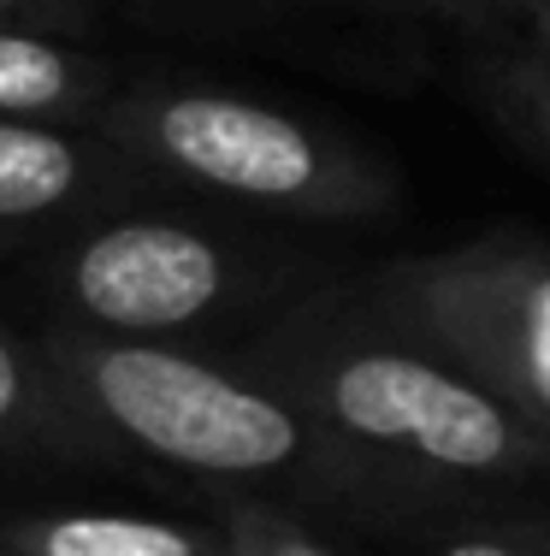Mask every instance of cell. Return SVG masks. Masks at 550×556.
Instances as JSON below:
<instances>
[{"mask_svg": "<svg viewBox=\"0 0 550 556\" xmlns=\"http://www.w3.org/2000/svg\"><path fill=\"white\" fill-rule=\"evenodd\" d=\"M260 379L314 420L356 485H527L550 444L491 391L444 367L385 320L296 314L260 343Z\"/></svg>", "mask_w": 550, "mask_h": 556, "instance_id": "obj_1", "label": "cell"}, {"mask_svg": "<svg viewBox=\"0 0 550 556\" xmlns=\"http://www.w3.org/2000/svg\"><path fill=\"white\" fill-rule=\"evenodd\" d=\"M48 374L89 439H113L202 480H320L361 492L314 420L267 379L231 374L178 343L54 332Z\"/></svg>", "mask_w": 550, "mask_h": 556, "instance_id": "obj_2", "label": "cell"}, {"mask_svg": "<svg viewBox=\"0 0 550 556\" xmlns=\"http://www.w3.org/2000/svg\"><path fill=\"white\" fill-rule=\"evenodd\" d=\"M101 137L142 172L226 195L255 214L349 225L397 207V178L367 149L231 89H125L101 101Z\"/></svg>", "mask_w": 550, "mask_h": 556, "instance_id": "obj_3", "label": "cell"}, {"mask_svg": "<svg viewBox=\"0 0 550 556\" xmlns=\"http://www.w3.org/2000/svg\"><path fill=\"white\" fill-rule=\"evenodd\" d=\"M367 302L550 444V243L491 231L402 255L373 273Z\"/></svg>", "mask_w": 550, "mask_h": 556, "instance_id": "obj_4", "label": "cell"}, {"mask_svg": "<svg viewBox=\"0 0 550 556\" xmlns=\"http://www.w3.org/2000/svg\"><path fill=\"white\" fill-rule=\"evenodd\" d=\"M54 290L77 332L172 343L207 326L248 290V267L231 243L183 219H113L77 237L54 267Z\"/></svg>", "mask_w": 550, "mask_h": 556, "instance_id": "obj_5", "label": "cell"}, {"mask_svg": "<svg viewBox=\"0 0 550 556\" xmlns=\"http://www.w3.org/2000/svg\"><path fill=\"white\" fill-rule=\"evenodd\" d=\"M113 195V149H89L54 118H0V231L48 225Z\"/></svg>", "mask_w": 550, "mask_h": 556, "instance_id": "obj_6", "label": "cell"}, {"mask_svg": "<svg viewBox=\"0 0 550 556\" xmlns=\"http://www.w3.org/2000/svg\"><path fill=\"white\" fill-rule=\"evenodd\" d=\"M12 556H226L219 527L137 509H48L0 521Z\"/></svg>", "mask_w": 550, "mask_h": 556, "instance_id": "obj_7", "label": "cell"}, {"mask_svg": "<svg viewBox=\"0 0 550 556\" xmlns=\"http://www.w3.org/2000/svg\"><path fill=\"white\" fill-rule=\"evenodd\" d=\"M107 101V72L54 30L0 24V118H84Z\"/></svg>", "mask_w": 550, "mask_h": 556, "instance_id": "obj_8", "label": "cell"}, {"mask_svg": "<svg viewBox=\"0 0 550 556\" xmlns=\"http://www.w3.org/2000/svg\"><path fill=\"white\" fill-rule=\"evenodd\" d=\"M84 439L89 432L60 396L54 374L36 367L0 326V450H65Z\"/></svg>", "mask_w": 550, "mask_h": 556, "instance_id": "obj_9", "label": "cell"}, {"mask_svg": "<svg viewBox=\"0 0 550 556\" xmlns=\"http://www.w3.org/2000/svg\"><path fill=\"white\" fill-rule=\"evenodd\" d=\"M486 108L527 142L533 154L550 161V60L539 54H503L479 72Z\"/></svg>", "mask_w": 550, "mask_h": 556, "instance_id": "obj_10", "label": "cell"}, {"mask_svg": "<svg viewBox=\"0 0 550 556\" xmlns=\"http://www.w3.org/2000/svg\"><path fill=\"white\" fill-rule=\"evenodd\" d=\"M219 539H226V556H337L284 503L267 497H231L219 509Z\"/></svg>", "mask_w": 550, "mask_h": 556, "instance_id": "obj_11", "label": "cell"}, {"mask_svg": "<svg viewBox=\"0 0 550 556\" xmlns=\"http://www.w3.org/2000/svg\"><path fill=\"white\" fill-rule=\"evenodd\" d=\"M438 556H550V527H468Z\"/></svg>", "mask_w": 550, "mask_h": 556, "instance_id": "obj_12", "label": "cell"}, {"mask_svg": "<svg viewBox=\"0 0 550 556\" xmlns=\"http://www.w3.org/2000/svg\"><path fill=\"white\" fill-rule=\"evenodd\" d=\"M77 18V0H0V24H24V30H48V24Z\"/></svg>", "mask_w": 550, "mask_h": 556, "instance_id": "obj_13", "label": "cell"}, {"mask_svg": "<svg viewBox=\"0 0 550 556\" xmlns=\"http://www.w3.org/2000/svg\"><path fill=\"white\" fill-rule=\"evenodd\" d=\"M432 7H450V12H474V18H491V12H527L539 0H432Z\"/></svg>", "mask_w": 550, "mask_h": 556, "instance_id": "obj_14", "label": "cell"}, {"mask_svg": "<svg viewBox=\"0 0 550 556\" xmlns=\"http://www.w3.org/2000/svg\"><path fill=\"white\" fill-rule=\"evenodd\" d=\"M527 24H533V48H527V54L550 60V0H539V7H527Z\"/></svg>", "mask_w": 550, "mask_h": 556, "instance_id": "obj_15", "label": "cell"}, {"mask_svg": "<svg viewBox=\"0 0 550 556\" xmlns=\"http://www.w3.org/2000/svg\"><path fill=\"white\" fill-rule=\"evenodd\" d=\"M0 556H12V551H7V545H0Z\"/></svg>", "mask_w": 550, "mask_h": 556, "instance_id": "obj_16", "label": "cell"}]
</instances>
